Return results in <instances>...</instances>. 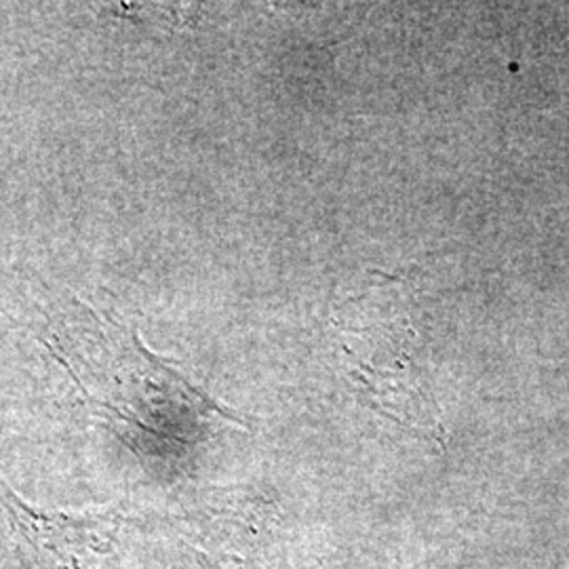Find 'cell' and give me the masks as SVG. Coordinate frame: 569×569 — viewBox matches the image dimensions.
I'll list each match as a JSON object with an SVG mask.
<instances>
[{
	"mask_svg": "<svg viewBox=\"0 0 569 569\" xmlns=\"http://www.w3.org/2000/svg\"><path fill=\"white\" fill-rule=\"evenodd\" d=\"M333 327L342 338L352 378L378 399H395L399 409L418 401L416 329L406 310L401 284L385 279L333 310Z\"/></svg>",
	"mask_w": 569,
	"mask_h": 569,
	"instance_id": "2",
	"label": "cell"
},
{
	"mask_svg": "<svg viewBox=\"0 0 569 569\" xmlns=\"http://www.w3.org/2000/svg\"><path fill=\"white\" fill-rule=\"evenodd\" d=\"M42 345L89 403L148 441L188 446L211 418L243 425L148 350L136 329L79 298L47 326Z\"/></svg>",
	"mask_w": 569,
	"mask_h": 569,
	"instance_id": "1",
	"label": "cell"
}]
</instances>
